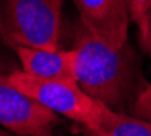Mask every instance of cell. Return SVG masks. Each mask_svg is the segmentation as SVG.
<instances>
[{
  "label": "cell",
  "mask_w": 151,
  "mask_h": 136,
  "mask_svg": "<svg viewBox=\"0 0 151 136\" xmlns=\"http://www.w3.org/2000/svg\"><path fill=\"white\" fill-rule=\"evenodd\" d=\"M71 50L75 80L86 94L113 112L151 121V83L129 41L112 48L79 21Z\"/></svg>",
  "instance_id": "1"
},
{
  "label": "cell",
  "mask_w": 151,
  "mask_h": 136,
  "mask_svg": "<svg viewBox=\"0 0 151 136\" xmlns=\"http://www.w3.org/2000/svg\"><path fill=\"white\" fill-rule=\"evenodd\" d=\"M63 0H1L4 42L56 50L61 33Z\"/></svg>",
  "instance_id": "2"
},
{
  "label": "cell",
  "mask_w": 151,
  "mask_h": 136,
  "mask_svg": "<svg viewBox=\"0 0 151 136\" xmlns=\"http://www.w3.org/2000/svg\"><path fill=\"white\" fill-rule=\"evenodd\" d=\"M10 79L15 87L35 99L49 110L63 114L91 129L98 125L106 108L86 94L78 83L64 80L40 79L22 70L10 72Z\"/></svg>",
  "instance_id": "3"
},
{
  "label": "cell",
  "mask_w": 151,
  "mask_h": 136,
  "mask_svg": "<svg viewBox=\"0 0 151 136\" xmlns=\"http://www.w3.org/2000/svg\"><path fill=\"white\" fill-rule=\"evenodd\" d=\"M57 113L15 87L10 73L0 68V125L21 136H55Z\"/></svg>",
  "instance_id": "4"
},
{
  "label": "cell",
  "mask_w": 151,
  "mask_h": 136,
  "mask_svg": "<svg viewBox=\"0 0 151 136\" xmlns=\"http://www.w3.org/2000/svg\"><path fill=\"white\" fill-rule=\"evenodd\" d=\"M81 22L112 48L128 41L129 12L125 0H72Z\"/></svg>",
  "instance_id": "5"
},
{
  "label": "cell",
  "mask_w": 151,
  "mask_h": 136,
  "mask_svg": "<svg viewBox=\"0 0 151 136\" xmlns=\"http://www.w3.org/2000/svg\"><path fill=\"white\" fill-rule=\"evenodd\" d=\"M22 71L32 76L48 80H64L76 83L74 75L72 50H50L29 46H15Z\"/></svg>",
  "instance_id": "6"
},
{
  "label": "cell",
  "mask_w": 151,
  "mask_h": 136,
  "mask_svg": "<svg viewBox=\"0 0 151 136\" xmlns=\"http://www.w3.org/2000/svg\"><path fill=\"white\" fill-rule=\"evenodd\" d=\"M86 133L88 136H151V121L113 112L108 108L98 125L91 129L86 128Z\"/></svg>",
  "instance_id": "7"
},
{
  "label": "cell",
  "mask_w": 151,
  "mask_h": 136,
  "mask_svg": "<svg viewBox=\"0 0 151 136\" xmlns=\"http://www.w3.org/2000/svg\"><path fill=\"white\" fill-rule=\"evenodd\" d=\"M127 7L131 22L136 24L139 34L143 33L146 30L148 14L151 11V0H127Z\"/></svg>",
  "instance_id": "8"
},
{
  "label": "cell",
  "mask_w": 151,
  "mask_h": 136,
  "mask_svg": "<svg viewBox=\"0 0 151 136\" xmlns=\"http://www.w3.org/2000/svg\"><path fill=\"white\" fill-rule=\"evenodd\" d=\"M137 44L140 46V50L143 53H146L148 57L151 59V11L148 14L147 24H146V30L143 33L139 34L137 38Z\"/></svg>",
  "instance_id": "9"
},
{
  "label": "cell",
  "mask_w": 151,
  "mask_h": 136,
  "mask_svg": "<svg viewBox=\"0 0 151 136\" xmlns=\"http://www.w3.org/2000/svg\"><path fill=\"white\" fill-rule=\"evenodd\" d=\"M0 38L4 41V32H3V24H1V0H0Z\"/></svg>",
  "instance_id": "10"
},
{
  "label": "cell",
  "mask_w": 151,
  "mask_h": 136,
  "mask_svg": "<svg viewBox=\"0 0 151 136\" xmlns=\"http://www.w3.org/2000/svg\"><path fill=\"white\" fill-rule=\"evenodd\" d=\"M125 1H127V0H125Z\"/></svg>",
  "instance_id": "11"
}]
</instances>
